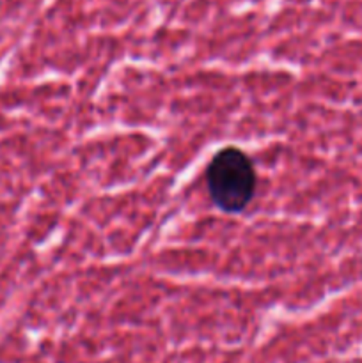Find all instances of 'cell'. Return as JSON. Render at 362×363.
<instances>
[{"label":"cell","instance_id":"cell-1","mask_svg":"<svg viewBox=\"0 0 362 363\" xmlns=\"http://www.w3.org/2000/svg\"><path fill=\"white\" fill-rule=\"evenodd\" d=\"M256 169L238 147L215 152L206 169V184L212 201L224 213L243 211L256 194Z\"/></svg>","mask_w":362,"mask_h":363}]
</instances>
